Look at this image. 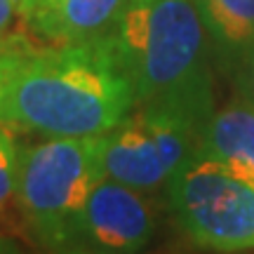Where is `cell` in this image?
Here are the masks:
<instances>
[{"label":"cell","instance_id":"6da1fadb","mask_svg":"<svg viewBox=\"0 0 254 254\" xmlns=\"http://www.w3.org/2000/svg\"><path fill=\"white\" fill-rule=\"evenodd\" d=\"M136 106V87L113 33L21 52L5 97V123L43 136H101Z\"/></svg>","mask_w":254,"mask_h":254},{"label":"cell","instance_id":"7a4b0ae2","mask_svg":"<svg viewBox=\"0 0 254 254\" xmlns=\"http://www.w3.org/2000/svg\"><path fill=\"white\" fill-rule=\"evenodd\" d=\"M136 104L205 127L214 113L207 28L195 0H129L113 31Z\"/></svg>","mask_w":254,"mask_h":254},{"label":"cell","instance_id":"3957f363","mask_svg":"<svg viewBox=\"0 0 254 254\" xmlns=\"http://www.w3.org/2000/svg\"><path fill=\"white\" fill-rule=\"evenodd\" d=\"M101 177V136H45L21 148L17 202L45 254L82 238L85 205Z\"/></svg>","mask_w":254,"mask_h":254},{"label":"cell","instance_id":"277c9868","mask_svg":"<svg viewBox=\"0 0 254 254\" xmlns=\"http://www.w3.org/2000/svg\"><path fill=\"white\" fill-rule=\"evenodd\" d=\"M165 189L174 221L193 245L219 254L254 250V184L195 148Z\"/></svg>","mask_w":254,"mask_h":254},{"label":"cell","instance_id":"5b68a950","mask_svg":"<svg viewBox=\"0 0 254 254\" xmlns=\"http://www.w3.org/2000/svg\"><path fill=\"white\" fill-rule=\"evenodd\" d=\"M202 129L174 113L139 106L101 134V170L132 189L167 186L172 174L200 144Z\"/></svg>","mask_w":254,"mask_h":254},{"label":"cell","instance_id":"8992f818","mask_svg":"<svg viewBox=\"0 0 254 254\" xmlns=\"http://www.w3.org/2000/svg\"><path fill=\"white\" fill-rule=\"evenodd\" d=\"M153 236L155 209L146 190L101 177L85 205L80 240L109 252L139 254L151 245Z\"/></svg>","mask_w":254,"mask_h":254},{"label":"cell","instance_id":"52a82bcc","mask_svg":"<svg viewBox=\"0 0 254 254\" xmlns=\"http://www.w3.org/2000/svg\"><path fill=\"white\" fill-rule=\"evenodd\" d=\"M129 0H26L24 21L55 45L111 36Z\"/></svg>","mask_w":254,"mask_h":254},{"label":"cell","instance_id":"ba28073f","mask_svg":"<svg viewBox=\"0 0 254 254\" xmlns=\"http://www.w3.org/2000/svg\"><path fill=\"white\" fill-rule=\"evenodd\" d=\"M198 148L254 184V106L240 97L224 109H214L202 127Z\"/></svg>","mask_w":254,"mask_h":254},{"label":"cell","instance_id":"9c48e42d","mask_svg":"<svg viewBox=\"0 0 254 254\" xmlns=\"http://www.w3.org/2000/svg\"><path fill=\"white\" fill-rule=\"evenodd\" d=\"M195 5L226 64L254 40V0H195Z\"/></svg>","mask_w":254,"mask_h":254},{"label":"cell","instance_id":"30bf717a","mask_svg":"<svg viewBox=\"0 0 254 254\" xmlns=\"http://www.w3.org/2000/svg\"><path fill=\"white\" fill-rule=\"evenodd\" d=\"M19 153L14 136L7 132V127L0 125V221H5V214L12 207L19 209L17 202V182H19ZM21 212V209H19Z\"/></svg>","mask_w":254,"mask_h":254},{"label":"cell","instance_id":"8fae6325","mask_svg":"<svg viewBox=\"0 0 254 254\" xmlns=\"http://www.w3.org/2000/svg\"><path fill=\"white\" fill-rule=\"evenodd\" d=\"M228 66H231V71H233V78H236L240 97L254 106V40L247 47H243V50L228 62Z\"/></svg>","mask_w":254,"mask_h":254},{"label":"cell","instance_id":"7c38bea8","mask_svg":"<svg viewBox=\"0 0 254 254\" xmlns=\"http://www.w3.org/2000/svg\"><path fill=\"white\" fill-rule=\"evenodd\" d=\"M19 57L21 52H0V125H7L5 123V97H7V85L17 68Z\"/></svg>","mask_w":254,"mask_h":254},{"label":"cell","instance_id":"4fadbf2b","mask_svg":"<svg viewBox=\"0 0 254 254\" xmlns=\"http://www.w3.org/2000/svg\"><path fill=\"white\" fill-rule=\"evenodd\" d=\"M19 17L24 19V0H0V38L7 36Z\"/></svg>","mask_w":254,"mask_h":254},{"label":"cell","instance_id":"5bb4252c","mask_svg":"<svg viewBox=\"0 0 254 254\" xmlns=\"http://www.w3.org/2000/svg\"><path fill=\"white\" fill-rule=\"evenodd\" d=\"M47 254H118V252H109V250H101V247L92 245L87 240H75V243H68V245L59 247L55 252Z\"/></svg>","mask_w":254,"mask_h":254},{"label":"cell","instance_id":"9a60e30c","mask_svg":"<svg viewBox=\"0 0 254 254\" xmlns=\"http://www.w3.org/2000/svg\"><path fill=\"white\" fill-rule=\"evenodd\" d=\"M0 254H24V252H19L12 243H7V240H5V236H0Z\"/></svg>","mask_w":254,"mask_h":254},{"label":"cell","instance_id":"2e32d148","mask_svg":"<svg viewBox=\"0 0 254 254\" xmlns=\"http://www.w3.org/2000/svg\"><path fill=\"white\" fill-rule=\"evenodd\" d=\"M24 2H26V0H24Z\"/></svg>","mask_w":254,"mask_h":254}]
</instances>
